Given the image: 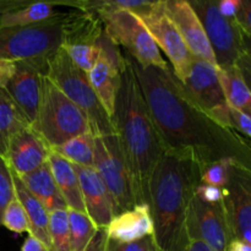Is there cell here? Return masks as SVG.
Listing matches in <instances>:
<instances>
[{
    "label": "cell",
    "instance_id": "1",
    "mask_svg": "<svg viewBox=\"0 0 251 251\" xmlns=\"http://www.w3.org/2000/svg\"><path fill=\"white\" fill-rule=\"evenodd\" d=\"M166 151L188 154L202 168L221 159L251 167L248 140L211 119L181 88L172 69L144 66L125 51Z\"/></svg>",
    "mask_w": 251,
    "mask_h": 251
},
{
    "label": "cell",
    "instance_id": "2",
    "mask_svg": "<svg viewBox=\"0 0 251 251\" xmlns=\"http://www.w3.org/2000/svg\"><path fill=\"white\" fill-rule=\"evenodd\" d=\"M120 71V87L112 120L129 168L136 205L150 203L151 176L166 152L129 60Z\"/></svg>",
    "mask_w": 251,
    "mask_h": 251
},
{
    "label": "cell",
    "instance_id": "3",
    "mask_svg": "<svg viewBox=\"0 0 251 251\" xmlns=\"http://www.w3.org/2000/svg\"><path fill=\"white\" fill-rule=\"evenodd\" d=\"M201 168L188 154L166 151L151 176L150 210L158 251H186L189 206L200 184Z\"/></svg>",
    "mask_w": 251,
    "mask_h": 251
},
{
    "label": "cell",
    "instance_id": "4",
    "mask_svg": "<svg viewBox=\"0 0 251 251\" xmlns=\"http://www.w3.org/2000/svg\"><path fill=\"white\" fill-rule=\"evenodd\" d=\"M44 75L85 113L95 136L117 135L112 118L98 100L87 74L73 63L63 47L47 59Z\"/></svg>",
    "mask_w": 251,
    "mask_h": 251
},
{
    "label": "cell",
    "instance_id": "5",
    "mask_svg": "<svg viewBox=\"0 0 251 251\" xmlns=\"http://www.w3.org/2000/svg\"><path fill=\"white\" fill-rule=\"evenodd\" d=\"M191 7L202 24L218 69L235 68L250 77V37L218 10V0H193Z\"/></svg>",
    "mask_w": 251,
    "mask_h": 251
},
{
    "label": "cell",
    "instance_id": "6",
    "mask_svg": "<svg viewBox=\"0 0 251 251\" xmlns=\"http://www.w3.org/2000/svg\"><path fill=\"white\" fill-rule=\"evenodd\" d=\"M31 127L50 149L91 131L85 113L46 75L42 76L38 110Z\"/></svg>",
    "mask_w": 251,
    "mask_h": 251
},
{
    "label": "cell",
    "instance_id": "7",
    "mask_svg": "<svg viewBox=\"0 0 251 251\" xmlns=\"http://www.w3.org/2000/svg\"><path fill=\"white\" fill-rule=\"evenodd\" d=\"M71 9L31 26L0 28V59L20 61L49 58L63 46L64 24Z\"/></svg>",
    "mask_w": 251,
    "mask_h": 251
},
{
    "label": "cell",
    "instance_id": "8",
    "mask_svg": "<svg viewBox=\"0 0 251 251\" xmlns=\"http://www.w3.org/2000/svg\"><path fill=\"white\" fill-rule=\"evenodd\" d=\"M105 34L118 47H124L125 51L140 65L168 69L169 64L162 56L149 31L132 12L126 10H98Z\"/></svg>",
    "mask_w": 251,
    "mask_h": 251
},
{
    "label": "cell",
    "instance_id": "9",
    "mask_svg": "<svg viewBox=\"0 0 251 251\" xmlns=\"http://www.w3.org/2000/svg\"><path fill=\"white\" fill-rule=\"evenodd\" d=\"M95 169L112 196L114 216L136 206L131 176L117 135L95 136Z\"/></svg>",
    "mask_w": 251,
    "mask_h": 251
},
{
    "label": "cell",
    "instance_id": "10",
    "mask_svg": "<svg viewBox=\"0 0 251 251\" xmlns=\"http://www.w3.org/2000/svg\"><path fill=\"white\" fill-rule=\"evenodd\" d=\"M135 16L144 24L159 50H163L171 61L173 75L179 82L188 77L194 56L184 43L180 33L167 15L164 1H154L151 7Z\"/></svg>",
    "mask_w": 251,
    "mask_h": 251
},
{
    "label": "cell",
    "instance_id": "11",
    "mask_svg": "<svg viewBox=\"0 0 251 251\" xmlns=\"http://www.w3.org/2000/svg\"><path fill=\"white\" fill-rule=\"evenodd\" d=\"M180 85L186 96L205 114L222 126L230 129L229 105L221 87L216 66L194 58L190 73Z\"/></svg>",
    "mask_w": 251,
    "mask_h": 251
},
{
    "label": "cell",
    "instance_id": "12",
    "mask_svg": "<svg viewBox=\"0 0 251 251\" xmlns=\"http://www.w3.org/2000/svg\"><path fill=\"white\" fill-rule=\"evenodd\" d=\"M223 207L234 239L251 245V169L232 162L227 185L223 188Z\"/></svg>",
    "mask_w": 251,
    "mask_h": 251
},
{
    "label": "cell",
    "instance_id": "13",
    "mask_svg": "<svg viewBox=\"0 0 251 251\" xmlns=\"http://www.w3.org/2000/svg\"><path fill=\"white\" fill-rule=\"evenodd\" d=\"M186 230L190 240H202L215 251H226L234 239L222 201L206 202L194 195L188 211Z\"/></svg>",
    "mask_w": 251,
    "mask_h": 251
},
{
    "label": "cell",
    "instance_id": "14",
    "mask_svg": "<svg viewBox=\"0 0 251 251\" xmlns=\"http://www.w3.org/2000/svg\"><path fill=\"white\" fill-rule=\"evenodd\" d=\"M47 59L15 61L16 68L12 77L4 87L15 104L21 109L29 125L34 122L41 96V80L46 74Z\"/></svg>",
    "mask_w": 251,
    "mask_h": 251
},
{
    "label": "cell",
    "instance_id": "15",
    "mask_svg": "<svg viewBox=\"0 0 251 251\" xmlns=\"http://www.w3.org/2000/svg\"><path fill=\"white\" fill-rule=\"evenodd\" d=\"M164 10L194 58L207 61L217 68L205 29L190 2L186 0H166Z\"/></svg>",
    "mask_w": 251,
    "mask_h": 251
},
{
    "label": "cell",
    "instance_id": "16",
    "mask_svg": "<svg viewBox=\"0 0 251 251\" xmlns=\"http://www.w3.org/2000/svg\"><path fill=\"white\" fill-rule=\"evenodd\" d=\"M50 151L48 144L29 125L10 139L4 161L10 171L24 176L43 166Z\"/></svg>",
    "mask_w": 251,
    "mask_h": 251
},
{
    "label": "cell",
    "instance_id": "17",
    "mask_svg": "<svg viewBox=\"0 0 251 251\" xmlns=\"http://www.w3.org/2000/svg\"><path fill=\"white\" fill-rule=\"evenodd\" d=\"M73 167L80 184L86 213L98 228L107 227L114 217L113 200L107 186L95 168L77 164Z\"/></svg>",
    "mask_w": 251,
    "mask_h": 251
},
{
    "label": "cell",
    "instance_id": "18",
    "mask_svg": "<svg viewBox=\"0 0 251 251\" xmlns=\"http://www.w3.org/2000/svg\"><path fill=\"white\" fill-rule=\"evenodd\" d=\"M70 9L65 1L0 0V28L31 26L60 16Z\"/></svg>",
    "mask_w": 251,
    "mask_h": 251
},
{
    "label": "cell",
    "instance_id": "19",
    "mask_svg": "<svg viewBox=\"0 0 251 251\" xmlns=\"http://www.w3.org/2000/svg\"><path fill=\"white\" fill-rule=\"evenodd\" d=\"M109 239L120 243H132L147 235H153L151 210L146 203L114 216L105 227Z\"/></svg>",
    "mask_w": 251,
    "mask_h": 251
},
{
    "label": "cell",
    "instance_id": "20",
    "mask_svg": "<svg viewBox=\"0 0 251 251\" xmlns=\"http://www.w3.org/2000/svg\"><path fill=\"white\" fill-rule=\"evenodd\" d=\"M103 31L98 14L73 7L64 24L63 46H96Z\"/></svg>",
    "mask_w": 251,
    "mask_h": 251
},
{
    "label": "cell",
    "instance_id": "21",
    "mask_svg": "<svg viewBox=\"0 0 251 251\" xmlns=\"http://www.w3.org/2000/svg\"><path fill=\"white\" fill-rule=\"evenodd\" d=\"M19 178L25 184L27 190L48 211V213L58 210H68L65 201L54 180L48 161L32 173Z\"/></svg>",
    "mask_w": 251,
    "mask_h": 251
},
{
    "label": "cell",
    "instance_id": "22",
    "mask_svg": "<svg viewBox=\"0 0 251 251\" xmlns=\"http://www.w3.org/2000/svg\"><path fill=\"white\" fill-rule=\"evenodd\" d=\"M48 163L56 186L63 196L68 210L86 212L81 195L80 184L73 164L51 150L48 156Z\"/></svg>",
    "mask_w": 251,
    "mask_h": 251
},
{
    "label": "cell",
    "instance_id": "23",
    "mask_svg": "<svg viewBox=\"0 0 251 251\" xmlns=\"http://www.w3.org/2000/svg\"><path fill=\"white\" fill-rule=\"evenodd\" d=\"M12 181H14L15 196L17 200L21 202L22 207L25 208L27 217H28L29 226H31V232L29 235L38 239L43 243L49 250L50 248V238H49V213L46 208L42 206V203L27 190L25 184L21 179L11 172Z\"/></svg>",
    "mask_w": 251,
    "mask_h": 251
},
{
    "label": "cell",
    "instance_id": "24",
    "mask_svg": "<svg viewBox=\"0 0 251 251\" xmlns=\"http://www.w3.org/2000/svg\"><path fill=\"white\" fill-rule=\"evenodd\" d=\"M87 77L105 112L112 118L120 87V71L113 69L100 56L96 65L87 73Z\"/></svg>",
    "mask_w": 251,
    "mask_h": 251
},
{
    "label": "cell",
    "instance_id": "25",
    "mask_svg": "<svg viewBox=\"0 0 251 251\" xmlns=\"http://www.w3.org/2000/svg\"><path fill=\"white\" fill-rule=\"evenodd\" d=\"M220 80L225 97L229 107L240 110L245 114H251V95L249 80L238 69H218Z\"/></svg>",
    "mask_w": 251,
    "mask_h": 251
},
{
    "label": "cell",
    "instance_id": "26",
    "mask_svg": "<svg viewBox=\"0 0 251 251\" xmlns=\"http://www.w3.org/2000/svg\"><path fill=\"white\" fill-rule=\"evenodd\" d=\"M29 126L24 113L15 104L4 88H0V157L4 159L10 139L20 130Z\"/></svg>",
    "mask_w": 251,
    "mask_h": 251
},
{
    "label": "cell",
    "instance_id": "27",
    "mask_svg": "<svg viewBox=\"0 0 251 251\" xmlns=\"http://www.w3.org/2000/svg\"><path fill=\"white\" fill-rule=\"evenodd\" d=\"M51 150L70 163L95 168V135L91 131Z\"/></svg>",
    "mask_w": 251,
    "mask_h": 251
},
{
    "label": "cell",
    "instance_id": "28",
    "mask_svg": "<svg viewBox=\"0 0 251 251\" xmlns=\"http://www.w3.org/2000/svg\"><path fill=\"white\" fill-rule=\"evenodd\" d=\"M70 251H83L97 230V226L92 222L86 212L68 210Z\"/></svg>",
    "mask_w": 251,
    "mask_h": 251
},
{
    "label": "cell",
    "instance_id": "29",
    "mask_svg": "<svg viewBox=\"0 0 251 251\" xmlns=\"http://www.w3.org/2000/svg\"><path fill=\"white\" fill-rule=\"evenodd\" d=\"M49 238L51 251H70L68 210L49 213Z\"/></svg>",
    "mask_w": 251,
    "mask_h": 251
},
{
    "label": "cell",
    "instance_id": "30",
    "mask_svg": "<svg viewBox=\"0 0 251 251\" xmlns=\"http://www.w3.org/2000/svg\"><path fill=\"white\" fill-rule=\"evenodd\" d=\"M1 226L15 233L31 232L28 217H27L25 208L22 207L21 202L17 200L16 196L10 201L9 205L5 208L4 213H2Z\"/></svg>",
    "mask_w": 251,
    "mask_h": 251
},
{
    "label": "cell",
    "instance_id": "31",
    "mask_svg": "<svg viewBox=\"0 0 251 251\" xmlns=\"http://www.w3.org/2000/svg\"><path fill=\"white\" fill-rule=\"evenodd\" d=\"M234 161L232 159H221V161L212 162L206 164L201 168L200 184L203 185L216 186V188L223 189L227 185L228 172H229L230 163Z\"/></svg>",
    "mask_w": 251,
    "mask_h": 251
},
{
    "label": "cell",
    "instance_id": "32",
    "mask_svg": "<svg viewBox=\"0 0 251 251\" xmlns=\"http://www.w3.org/2000/svg\"><path fill=\"white\" fill-rule=\"evenodd\" d=\"M73 63L86 74L100 59V49L96 46H63Z\"/></svg>",
    "mask_w": 251,
    "mask_h": 251
},
{
    "label": "cell",
    "instance_id": "33",
    "mask_svg": "<svg viewBox=\"0 0 251 251\" xmlns=\"http://www.w3.org/2000/svg\"><path fill=\"white\" fill-rule=\"evenodd\" d=\"M14 198L15 189L11 171L7 167L6 162L0 157V226H1L2 213Z\"/></svg>",
    "mask_w": 251,
    "mask_h": 251
},
{
    "label": "cell",
    "instance_id": "34",
    "mask_svg": "<svg viewBox=\"0 0 251 251\" xmlns=\"http://www.w3.org/2000/svg\"><path fill=\"white\" fill-rule=\"evenodd\" d=\"M105 251H158L154 244L153 235H147L132 243H120L108 238Z\"/></svg>",
    "mask_w": 251,
    "mask_h": 251
},
{
    "label": "cell",
    "instance_id": "35",
    "mask_svg": "<svg viewBox=\"0 0 251 251\" xmlns=\"http://www.w3.org/2000/svg\"><path fill=\"white\" fill-rule=\"evenodd\" d=\"M229 125L230 129L239 134L243 139L249 140L251 136L250 115L229 107Z\"/></svg>",
    "mask_w": 251,
    "mask_h": 251
},
{
    "label": "cell",
    "instance_id": "36",
    "mask_svg": "<svg viewBox=\"0 0 251 251\" xmlns=\"http://www.w3.org/2000/svg\"><path fill=\"white\" fill-rule=\"evenodd\" d=\"M235 24L250 37L251 33V2L249 0H240L239 7L233 19Z\"/></svg>",
    "mask_w": 251,
    "mask_h": 251
},
{
    "label": "cell",
    "instance_id": "37",
    "mask_svg": "<svg viewBox=\"0 0 251 251\" xmlns=\"http://www.w3.org/2000/svg\"><path fill=\"white\" fill-rule=\"evenodd\" d=\"M195 195L202 201H206V202H220V201H222L223 198V189L199 184L196 186Z\"/></svg>",
    "mask_w": 251,
    "mask_h": 251
},
{
    "label": "cell",
    "instance_id": "38",
    "mask_svg": "<svg viewBox=\"0 0 251 251\" xmlns=\"http://www.w3.org/2000/svg\"><path fill=\"white\" fill-rule=\"evenodd\" d=\"M107 242L108 235L105 227L97 228L95 235H93L92 239L90 240V243H88L87 247L83 249V251H105Z\"/></svg>",
    "mask_w": 251,
    "mask_h": 251
},
{
    "label": "cell",
    "instance_id": "39",
    "mask_svg": "<svg viewBox=\"0 0 251 251\" xmlns=\"http://www.w3.org/2000/svg\"><path fill=\"white\" fill-rule=\"evenodd\" d=\"M16 68V63L11 60L0 59V88H4L12 77Z\"/></svg>",
    "mask_w": 251,
    "mask_h": 251
},
{
    "label": "cell",
    "instance_id": "40",
    "mask_svg": "<svg viewBox=\"0 0 251 251\" xmlns=\"http://www.w3.org/2000/svg\"><path fill=\"white\" fill-rule=\"evenodd\" d=\"M240 0H218V10L227 19H234Z\"/></svg>",
    "mask_w": 251,
    "mask_h": 251
},
{
    "label": "cell",
    "instance_id": "41",
    "mask_svg": "<svg viewBox=\"0 0 251 251\" xmlns=\"http://www.w3.org/2000/svg\"><path fill=\"white\" fill-rule=\"evenodd\" d=\"M21 251H50L43 243L39 242L38 239H36L32 235H28L27 239L24 242Z\"/></svg>",
    "mask_w": 251,
    "mask_h": 251
},
{
    "label": "cell",
    "instance_id": "42",
    "mask_svg": "<svg viewBox=\"0 0 251 251\" xmlns=\"http://www.w3.org/2000/svg\"><path fill=\"white\" fill-rule=\"evenodd\" d=\"M226 251H251V245L242 242V240L233 239L232 242L228 244Z\"/></svg>",
    "mask_w": 251,
    "mask_h": 251
},
{
    "label": "cell",
    "instance_id": "43",
    "mask_svg": "<svg viewBox=\"0 0 251 251\" xmlns=\"http://www.w3.org/2000/svg\"><path fill=\"white\" fill-rule=\"evenodd\" d=\"M186 251H215L202 240H190Z\"/></svg>",
    "mask_w": 251,
    "mask_h": 251
}]
</instances>
